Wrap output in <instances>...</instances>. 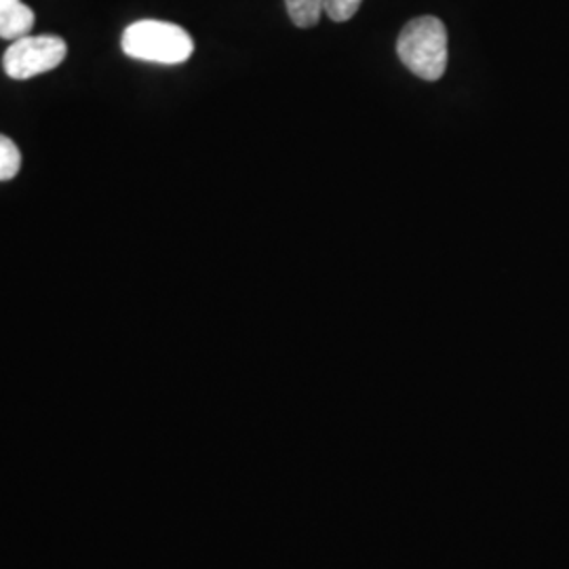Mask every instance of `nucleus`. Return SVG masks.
Returning a JSON list of instances; mask_svg holds the SVG:
<instances>
[{
  "label": "nucleus",
  "mask_w": 569,
  "mask_h": 569,
  "mask_svg": "<svg viewBox=\"0 0 569 569\" xmlns=\"http://www.w3.org/2000/svg\"><path fill=\"white\" fill-rule=\"evenodd\" d=\"M399 60L422 81H439L448 68V30L437 18L409 21L397 41Z\"/></svg>",
  "instance_id": "nucleus-1"
},
{
  "label": "nucleus",
  "mask_w": 569,
  "mask_h": 569,
  "mask_svg": "<svg viewBox=\"0 0 569 569\" xmlns=\"http://www.w3.org/2000/svg\"><path fill=\"white\" fill-rule=\"evenodd\" d=\"M124 56L133 60L176 66L190 60L194 51L192 37L169 21L142 20L131 23L121 39Z\"/></svg>",
  "instance_id": "nucleus-2"
},
{
  "label": "nucleus",
  "mask_w": 569,
  "mask_h": 569,
  "mask_svg": "<svg viewBox=\"0 0 569 569\" xmlns=\"http://www.w3.org/2000/svg\"><path fill=\"white\" fill-rule=\"evenodd\" d=\"M66 56L68 44L60 37H23L4 51L2 70L9 79L28 81L56 70Z\"/></svg>",
  "instance_id": "nucleus-3"
},
{
  "label": "nucleus",
  "mask_w": 569,
  "mask_h": 569,
  "mask_svg": "<svg viewBox=\"0 0 569 569\" xmlns=\"http://www.w3.org/2000/svg\"><path fill=\"white\" fill-rule=\"evenodd\" d=\"M34 21H37L34 11L20 0L11 9L0 13V39L16 42L23 39V37H30V32L34 28Z\"/></svg>",
  "instance_id": "nucleus-4"
},
{
  "label": "nucleus",
  "mask_w": 569,
  "mask_h": 569,
  "mask_svg": "<svg viewBox=\"0 0 569 569\" xmlns=\"http://www.w3.org/2000/svg\"><path fill=\"white\" fill-rule=\"evenodd\" d=\"M284 7L298 28L317 26L323 13V0H284Z\"/></svg>",
  "instance_id": "nucleus-5"
},
{
  "label": "nucleus",
  "mask_w": 569,
  "mask_h": 569,
  "mask_svg": "<svg viewBox=\"0 0 569 569\" xmlns=\"http://www.w3.org/2000/svg\"><path fill=\"white\" fill-rule=\"evenodd\" d=\"M21 169V152L18 143L0 136V182L13 180Z\"/></svg>",
  "instance_id": "nucleus-6"
},
{
  "label": "nucleus",
  "mask_w": 569,
  "mask_h": 569,
  "mask_svg": "<svg viewBox=\"0 0 569 569\" xmlns=\"http://www.w3.org/2000/svg\"><path fill=\"white\" fill-rule=\"evenodd\" d=\"M363 0H323V11L333 21H348L361 7Z\"/></svg>",
  "instance_id": "nucleus-7"
},
{
  "label": "nucleus",
  "mask_w": 569,
  "mask_h": 569,
  "mask_svg": "<svg viewBox=\"0 0 569 569\" xmlns=\"http://www.w3.org/2000/svg\"><path fill=\"white\" fill-rule=\"evenodd\" d=\"M20 0H0V13H4L7 9H11L13 4H18Z\"/></svg>",
  "instance_id": "nucleus-8"
}]
</instances>
